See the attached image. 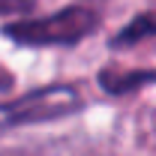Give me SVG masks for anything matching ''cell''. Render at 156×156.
Listing matches in <instances>:
<instances>
[{"label":"cell","instance_id":"3","mask_svg":"<svg viewBox=\"0 0 156 156\" xmlns=\"http://www.w3.org/2000/svg\"><path fill=\"white\" fill-rule=\"evenodd\" d=\"M147 81H156V72H102L99 75V84L108 90V93H126L132 87H141Z\"/></svg>","mask_w":156,"mask_h":156},{"label":"cell","instance_id":"5","mask_svg":"<svg viewBox=\"0 0 156 156\" xmlns=\"http://www.w3.org/2000/svg\"><path fill=\"white\" fill-rule=\"evenodd\" d=\"M24 9H30V0H0V18L12 12H24Z\"/></svg>","mask_w":156,"mask_h":156},{"label":"cell","instance_id":"2","mask_svg":"<svg viewBox=\"0 0 156 156\" xmlns=\"http://www.w3.org/2000/svg\"><path fill=\"white\" fill-rule=\"evenodd\" d=\"M78 105H81L78 90L69 84H51L45 90H33L9 105H0V132L27 126V123H45V120L66 117L78 111Z\"/></svg>","mask_w":156,"mask_h":156},{"label":"cell","instance_id":"1","mask_svg":"<svg viewBox=\"0 0 156 156\" xmlns=\"http://www.w3.org/2000/svg\"><path fill=\"white\" fill-rule=\"evenodd\" d=\"M96 12L87 6H69L45 18H30L6 27V36L21 45H69L96 27Z\"/></svg>","mask_w":156,"mask_h":156},{"label":"cell","instance_id":"4","mask_svg":"<svg viewBox=\"0 0 156 156\" xmlns=\"http://www.w3.org/2000/svg\"><path fill=\"white\" fill-rule=\"evenodd\" d=\"M147 36H156V15H141V18H135L132 24H126L123 33L114 39V45L117 48L135 45V42H141V39H147Z\"/></svg>","mask_w":156,"mask_h":156}]
</instances>
